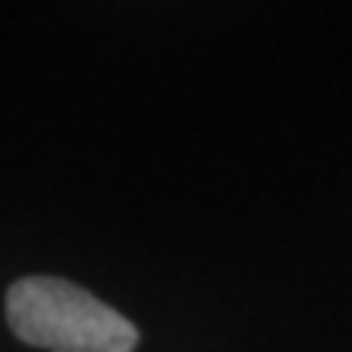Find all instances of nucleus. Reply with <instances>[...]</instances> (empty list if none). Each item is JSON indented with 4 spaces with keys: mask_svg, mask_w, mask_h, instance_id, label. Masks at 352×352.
Masks as SVG:
<instances>
[{
    "mask_svg": "<svg viewBox=\"0 0 352 352\" xmlns=\"http://www.w3.org/2000/svg\"><path fill=\"white\" fill-rule=\"evenodd\" d=\"M7 323L26 346L50 352H134L138 327L63 277H20L7 290Z\"/></svg>",
    "mask_w": 352,
    "mask_h": 352,
    "instance_id": "f257e3e1",
    "label": "nucleus"
}]
</instances>
